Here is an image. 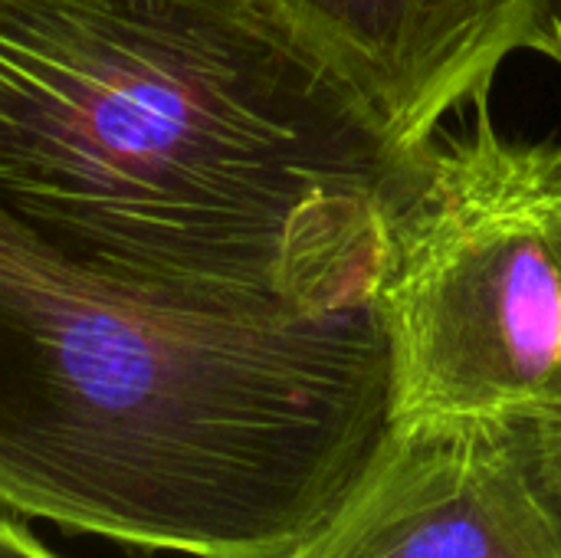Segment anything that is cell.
<instances>
[{
  "instance_id": "obj_1",
  "label": "cell",
  "mask_w": 561,
  "mask_h": 558,
  "mask_svg": "<svg viewBox=\"0 0 561 558\" xmlns=\"http://www.w3.org/2000/svg\"><path fill=\"white\" fill-rule=\"evenodd\" d=\"M408 155L260 0H0V210L171 299H368Z\"/></svg>"
},
{
  "instance_id": "obj_6",
  "label": "cell",
  "mask_w": 561,
  "mask_h": 558,
  "mask_svg": "<svg viewBox=\"0 0 561 558\" xmlns=\"http://www.w3.org/2000/svg\"><path fill=\"white\" fill-rule=\"evenodd\" d=\"M529 437H533L536 470L561 533V408L542 421H529Z\"/></svg>"
},
{
  "instance_id": "obj_4",
  "label": "cell",
  "mask_w": 561,
  "mask_h": 558,
  "mask_svg": "<svg viewBox=\"0 0 561 558\" xmlns=\"http://www.w3.org/2000/svg\"><path fill=\"white\" fill-rule=\"evenodd\" d=\"M286 558H561L529 421L391 424L339 513Z\"/></svg>"
},
{
  "instance_id": "obj_5",
  "label": "cell",
  "mask_w": 561,
  "mask_h": 558,
  "mask_svg": "<svg viewBox=\"0 0 561 558\" xmlns=\"http://www.w3.org/2000/svg\"><path fill=\"white\" fill-rule=\"evenodd\" d=\"M401 151H417L510 59L552 62L549 0H260Z\"/></svg>"
},
{
  "instance_id": "obj_7",
  "label": "cell",
  "mask_w": 561,
  "mask_h": 558,
  "mask_svg": "<svg viewBox=\"0 0 561 558\" xmlns=\"http://www.w3.org/2000/svg\"><path fill=\"white\" fill-rule=\"evenodd\" d=\"M0 558H59L16 520L0 516Z\"/></svg>"
},
{
  "instance_id": "obj_3",
  "label": "cell",
  "mask_w": 561,
  "mask_h": 558,
  "mask_svg": "<svg viewBox=\"0 0 561 558\" xmlns=\"http://www.w3.org/2000/svg\"><path fill=\"white\" fill-rule=\"evenodd\" d=\"M371 306L391 424L542 421L561 408V138H513L490 99L408 155Z\"/></svg>"
},
{
  "instance_id": "obj_8",
  "label": "cell",
  "mask_w": 561,
  "mask_h": 558,
  "mask_svg": "<svg viewBox=\"0 0 561 558\" xmlns=\"http://www.w3.org/2000/svg\"><path fill=\"white\" fill-rule=\"evenodd\" d=\"M549 39H552V62L561 69V0H549Z\"/></svg>"
},
{
  "instance_id": "obj_2",
  "label": "cell",
  "mask_w": 561,
  "mask_h": 558,
  "mask_svg": "<svg viewBox=\"0 0 561 558\" xmlns=\"http://www.w3.org/2000/svg\"><path fill=\"white\" fill-rule=\"evenodd\" d=\"M391 431L368 299H171L0 210V510L148 553L286 558Z\"/></svg>"
}]
</instances>
